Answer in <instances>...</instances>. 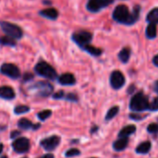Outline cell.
Here are the masks:
<instances>
[{
  "mask_svg": "<svg viewBox=\"0 0 158 158\" xmlns=\"http://www.w3.org/2000/svg\"><path fill=\"white\" fill-rule=\"evenodd\" d=\"M128 143H129L128 138H120L119 140H118L114 143L113 147H114V149L116 151H122V150H124L127 147Z\"/></svg>",
  "mask_w": 158,
  "mask_h": 158,
  "instance_id": "15",
  "label": "cell"
},
{
  "mask_svg": "<svg viewBox=\"0 0 158 158\" xmlns=\"http://www.w3.org/2000/svg\"><path fill=\"white\" fill-rule=\"evenodd\" d=\"M40 15L43 17H45L47 19H50V20H56L58 17V11L54 7H49V8L41 10Z\"/></svg>",
  "mask_w": 158,
  "mask_h": 158,
  "instance_id": "14",
  "label": "cell"
},
{
  "mask_svg": "<svg viewBox=\"0 0 158 158\" xmlns=\"http://www.w3.org/2000/svg\"><path fill=\"white\" fill-rule=\"evenodd\" d=\"M147 130L148 132L150 133H157L158 132V125L156 123H152L148 126L147 128Z\"/></svg>",
  "mask_w": 158,
  "mask_h": 158,
  "instance_id": "28",
  "label": "cell"
},
{
  "mask_svg": "<svg viewBox=\"0 0 158 158\" xmlns=\"http://www.w3.org/2000/svg\"><path fill=\"white\" fill-rule=\"evenodd\" d=\"M0 71L2 74L11 78H18L20 75L19 68L12 63H4L0 68Z\"/></svg>",
  "mask_w": 158,
  "mask_h": 158,
  "instance_id": "8",
  "label": "cell"
},
{
  "mask_svg": "<svg viewBox=\"0 0 158 158\" xmlns=\"http://www.w3.org/2000/svg\"><path fill=\"white\" fill-rule=\"evenodd\" d=\"M35 72L44 77H46L48 79H55L56 77V70L47 62L45 61H40L35 65Z\"/></svg>",
  "mask_w": 158,
  "mask_h": 158,
  "instance_id": "3",
  "label": "cell"
},
{
  "mask_svg": "<svg viewBox=\"0 0 158 158\" xmlns=\"http://www.w3.org/2000/svg\"><path fill=\"white\" fill-rule=\"evenodd\" d=\"M51 115H52V112L50 110H44V111H42V112H40L38 114V118L40 120H43L44 121V120L47 119L48 117H50Z\"/></svg>",
  "mask_w": 158,
  "mask_h": 158,
  "instance_id": "26",
  "label": "cell"
},
{
  "mask_svg": "<svg viewBox=\"0 0 158 158\" xmlns=\"http://www.w3.org/2000/svg\"><path fill=\"white\" fill-rule=\"evenodd\" d=\"M31 91H35V94L37 96H41V97H47L49 96L52 91H53V86L48 83V82H43L40 81L37 84H35L34 86H32L31 88H30Z\"/></svg>",
  "mask_w": 158,
  "mask_h": 158,
  "instance_id": "5",
  "label": "cell"
},
{
  "mask_svg": "<svg viewBox=\"0 0 158 158\" xmlns=\"http://www.w3.org/2000/svg\"><path fill=\"white\" fill-rule=\"evenodd\" d=\"M1 158H7V156H2Z\"/></svg>",
  "mask_w": 158,
  "mask_h": 158,
  "instance_id": "39",
  "label": "cell"
},
{
  "mask_svg": "<svg viewBox=\"0 0 158 158\" xmlns=\"http://www.w3.org/2000/svg\"><path fill=\"white\" fill-rule=\"evenodd\" d=\"M118 110H119L118 106H114V107H112V108L107 112V114H106V120H110V119L114 118V116H116V115H118Z\"/></svg>",
  "mask_w": 158,
  "mask_h": 158,
  "instance_id": "24",
  "label": "cell"
},
{
  "mask_svg": "<svg viewBox=\"0 0 158 158\" xmlns=\"http://www.w3.org/2000/svg\"><path fill=\"white\" fill-rule=\"evenodd\" d=\"M15 97V91L12 88L7 86L0 87V98L6 100H11Z\"/></svg>",
  "mask_w": 158,
  "mask_h": 158,
  "instance_id": "12",
  "label": "cell"
},
{
  "mask_svg": "<svg viewBox=\"0 0 158 158\" xmlns=\"http://www.w3.org/2000/svg\"><path fill=\"white\" fill-rule=\"evenodd\" d=\"M151 147H152V144L150 142H142L136 148V152L138 154H147L151 150Z\"/></svg>",
  "mask_w": 158,
  "mask_h": 158,
  "instance_id": "18",
  "label": "cell"
},
{
  "mask_svg": "<svg viewBox=\"0 0 158 158\" xmlns=\"http://www.w3.org/2000/svg\"><path fill=\"white\" fill-rule=\"evenodd\" d=\"M18 127L21 129H29L33 127L32 123L27 118H21L18 122Z\"/></svg>",
  "mask_w": 158,
  "mask_h": 158,
  "instance_id": "21",
  "label": "cell"
},
{
  "mask_svg": "<svg viewBox=\"0 0 158 158\" xmlns=\"http://www.w3.org/2000/svg\"><path fill=\"white\" fill-rule=\"evenodd\" d=\"M2 150H3V144H0V154L2 153Z\"/></svg>",
  "mask_w": 158,
  "mask_h": 158,
  "instance_id": "38",
  "label": "cell"
},
{
  "mask_svg": "<svg viewBox=\"0 0 158 158\" xmlns=\"http://www.w3.org/2000/svg\"><path fill=\"white\" fill-rule=\"evenodd\" d=\"M64 97V92L61 90V91H59V92H57V93H56L55 95H54V98L55 99H61V98H63Z\"/></svg>",
  "mask_w": 158,
  "mask_h": 158,
  "instance_id": "30",
  "label": "cell"
},
{
  "mask_svg": "<svg viewBox=\"0 0 158 158\" xmlns=\"http://www.w3.org/2000/svg\"><path fill=\"white\" fill-rule=\"evenodd\" d=\"M156 91H158V81L156 82Z\"/></svg>",
  "mask_w": 158,
  "mask_h": 158,
  "instance_id": "37",
  "label": "cell"
},
{
  "mask_svg": "<svg viewBox=\"0 0 158 158\" xmlns=\"http://www.w3.org/2000/svg\"><path fill=\"white\" fill-rule=\"evenodd\" d=\"M60 142V138L57 136H52L49 138H46L41 142V145L46 150V151H53L55 150Z\"/></svg>",
  "mask_w": 158,
  "mask_h": 158,
  "instance_id": "11",
  "label": "cell"
},
{
  "mask_svg": "<svg viewBox=\"0 0 158 158\" xmlns=\"http://www.w3.org/2000/svg\"><path fill=\"white\" fill-rule=\"evenodd\" d=\"M149 110H151V111H157L158 110V97L156 98H155L154 99V101L151 102V103H149V108H148Z\"/></svg>",
  "mask_w": 158,
  "mask_h": 158,
  "instance_id": "27",
  "label": "cell"
},
{
  "mask_svg": "<svg viewBox=\"0 0 158 158\" xmlns=\"http://www.w3.org/2000/svg\"><path fill=\"white\" fill-rule=\"evenodd\" d=\"M40 158H54V156L51 155V154H48V155H44V156H41Z\"/></svg>",
  "mask_w": 158,
  "mask_h": 158,
  "instance_id": "35",
  "label": "cell"
},
{
  "mask_svg": "<svg viewBox=\"0 0 158 158\" xmlns=\"http://www.w3.org/2000/svg\"><path fill=\"white\" fill-rule=\"evenodd\" d=\"M58 81L61 85L69 86V85H74L76 82V79L72 74L67 73V74H63L62 75H60L58 78Z\"/></svg>",
  "mask_w": 158,
  "mask_h": 158,
  "instance_id": "13",
  "label": "cell"
},
{
  "mask_svg": "<svg viewBox=\"0 0 158 158\" xmlns=\"http://www.w3.org/2000/svg\"><path fill=\"white\" fill-rule=\"evenodd\" d=\"M93 38V34L87 31H80L77 33H74L72 35V39L81 47H84L86 45H89Z\"/></svg>",
  "mask_w": 158,
  "mask_h": 158,
  "instance_id": "6",
  "label": "cell"
},
{
  "mask_svg": "<svg viewBox=\"0 0 158 158\" xmlns=\"http://www.w3.org/2000/svg\"><path fill=\"white\" fill-rule=\"evenodd\" d=\"M113 2L114 0H89L87 3V9L91 12H97Z\"/></svg>",
  "mask_w": 158,
  "mask_h": 158,
  "instance_id": "7",
  "label": "cell"
},
{
  "mask_svg": "<svg viewBox=\"0 0 158 158\" xmlns=\"http://www.w3.org/2000/svg\"><path fill=\"white\" fill-rule=\"evenodd\" d=\"M156 34H157V31H156V24L150 23L146 28V36L148 38H155L156 36Z\"/></svg>",
  "mask_w": 158,
  "mask_h": 158,
  "instance_id": "22",
  "label": "cell"
},
{
  "mask_svg": "<svg viewBox=\"0 0 158 158\" xmlns=\"http://www.w3.org/2000/svg\"><path fill=\"white\" fill-rule=\"evenodd\" d=\"M0 26L2 30L6 34V35L14 39H19L22 37L23 32L18 25L8 21H0Z\"/></svg>",
  "mask_w": 158,
  "mask_h": 158,
  "instance_id": "4",
  "label": "cell"
},
{
  "mask_svg": "<svg viewBox=\"0 0 158 158\" xmlns=\"http://www.w3.org/2000/svg\"><path fill=\"white\" fill-rule=\"evenodd\" d=\"M135 131H136V127L135 126H133V125L127 126L123 129H121V131L119 132V137L120 138H127L128 136L131 135Z\"/></svg>",
  "mask_w": 158,
  "mask_h": 158,
  "instance_id": "16",
  "label": "cell"
},
{
  "mask_svg": "<svg viewBox=\"0 0 158 158\" xmlns=\"http://www.w3.org/2000/svg\"><path fill=\"white\" fill-rule=\"evenodd\" d=\"M83 48H84L87 52H89L90 54H92V55H94V56H99V55H101V53H102V50H101L100 48H97V47H94V46H91V45H86V46L83 47Z\"/></svg>",
  "mask_w": 158,
  "mask_h": 158,
  "instance_id": "23",
  "label": "cell"
},
{
  "mask_svg": "<svg viewBox=\"0 0 158 158\" xmlns=\"http://www.w3.org/2000/svg\"><path fill=\"white\" fill-rule=\"evenodd\" d=\"M80 155V151L78 149H69L67 153H66V156L67 157H72L75 156H79Z\"/></svg>",
  "mask_w": 158,
  "mask_h": 158,
  "instance_id": "29",
  "label": "cell"
},
{
  "mask_svg": "<svg viewBox=\"0 0 158 158\" xmlns=\"http://www.w3.org/2000/svg\"><path fill=\"white\" fill-rule=\"evenodd\" d=\"M140 10H141L140 6L134 7L133 11L131 12L126 5H122V4L118 5L113 11V18L118 22L131 25L137 21L140 15Z\"/></svg>",
  "mask_w": 158,
  "mask_h": 158,
  "instance_id": "1",
  "label": "cell"
},
{
  "mask_svg": "<svg viewBox=\"0 0 158 158\" xmlns=\"http://www.w3.org/2000/svg\"><path fill=\"white\" fill-rule=\"evenodd\" d=\"M131 109L133 112H143L149 108V102L147 97L143 93H137L131 101Z\"/></svg>",
  "mask_w": 158,
  "mask_h": 158,
  "instance_id": "2",
  "label": "cell"
},
{
  "mask_svg": "<svg viewBox=\"0 0 158 158\" xmlns=\"http://www.w3.org/2000/svg\"><path fill=\"white\" fill-rule=\"evenodd\" d=\"M0 44L3 46H10V47H14L16 46V41L14 38L8 36V35H5V36H1L0 37Z\"/></svg>",
  "mask_w": 158,
  "mask_h": 158,
  "instance_id": "20",
  "label": "cell"
},
{
  "mask_svg": "<svg viewBox=\"0 0 158 158\" xmlns=\"http://www.w3.org/2000/svg\"><path fill=\"white\" fill-rule=\"evenodd\" d=\"M153 62H154V64H155L156 66H157L158 67V54L156 56H155V58H154V60H153Z\"/></svg>",
  "mask_w": 158,
  "mask_h": 158,
  "instance_id": "34",
  "label": "cell"
},
{
  "mask_svg": "<svg viewBox=\"0 0 158 158\" xmlns=\"http://www.w3.org/2000/svg\"><path fill=\"white\" fill-rule=\"evenodd\" d=\"M19 134V132H17V131H14V132H12L11 133V138H14V137H16V136H18Z\"/></svg>",
  "mask_w": 158,
  "mask_h": 158,
  "instance_id": "36",
  "label": "cell"
},
{
  "mask_svg": "<svg viewBox=\"0 0 158 158\" xmlns=\"http://www.w3.org/2000/svg\"><path fill=\"white\" fill-rule=\"evenodd\" d=\"M147 21L152 24L158 23V7L152 9L147 15Z\"/></svg>",
  "mask_w": 158,
  "mask_h": 158,
  "instance_id": "17",
  "label": "cell"
},
{
  "mask_svg": "<svg viewBox=\"0 0 158 158\" xmlns=\"http://www.w3.org/2000/svg\"><path fill=\"white\" fill-rule=\"evenodd\" d=\"M67 99H68V100H70V101H77V100H78L77 96L74 95V94H69V95L67 96Z\"/></svg>",
  "mask_w": 158,
  "mask_h": 158,
  "instance_id": "31",
  "label": "cell"
},
{
  "mask_svg": "<svg viewBox=\"0 0 158 158\" xmlns=\"http://www.w3.org/2000/svg\"><path fill=\"white\" fill-rule=\"evenodd\" d=\"M28 111H30V107L26 106V105H18L15 107L14 109V112L17 114V115H21V114H25L27 113Z\"/></svg>",
  "mask_w": 158,
  "mask_h": 158,
  "instance_id": "25",
  "label": "cell"
},
{
  "mask_svg": "<svg viewBox=\"0 0 158 158\" xmlns=\"http://www.w3.org/2000/svg\"><path fill=\"white\" fill-rule=\"evenodd\" d=\"M131 118H133V119H136V120H140V119H142V118H143L142 116H140V115H136V114H135V115H131Z\"/></svg>",
  "mask_w": 158,
  "mask_h": 158,
  "instance_id": "33",
  "label": "cell"
},
{
  "mask_svg": "<svg viewBox=\"0 0 158 158\" xmlns=\"http://www.w3.org/2000/svg\"><path fill=\"white\" fill-rule=\"evenodd\" d=\"M32 74H25V75H24V79L25 80H28V79H32Z\"/></svg>",
  "mask_w": 158,
  "mask_h": 158,
  "instance_id": "32",
  "label": "cell"
},
{
  "mask_svg": "<svg viewBox=\"0 0 158 158\" xmlns=\"http://www.w3.org/2000/svg\"><path fill=\"white\" fill-rule=\"evenodd\" d=\"M130 57H131V49L129 47H124L118 54L119 60L124 63L128 62V61L130 60Z\"/></svg>",
  "mask_w": 158,
  "mask_h": 158,
  "instance_id": "19",
  "label": "cell"
},
{
  "mask_svg": "<svg viewBox=\"0 0 158 158\" xmlns=\"http://www.w3.org/2000/svg\"><path fill=\"white\" fill-rule=\"evenodd\" d=\"M92 158H94V157H92Z\"/></svg>",
  "mask_w": 158,
  "mask_h": 158,
  "instance_id": "40",
  "label": "cell"
},
{
  "mask_svg": "<svg viewBox=\"0 0 158 158\" xmlns=\"http://www.w3.org/2000/svg\"><path fill=\"white\" fill-rule=\"evenodd\" d=\"M110 83H111V86L115 89L121 88L125 84V77H124L123 74L119 71L113 72L110 76Z\"/></svg>",
  "mask_w": 158,
  "mask_h": 158,
  "instance_id": "10",
  "label": "cell"
},
{
  "mask_svg": "<svg viewBox=\"0 0 158 158\" xmlns=\"http://www.w3.org/2000/svg\"><path fill=\"white\" fill-rule=\"evenodd\" d=\"M12 147L15 152L19 154H23L29 151L30 149V141L26 138H19L14 141Z\"/></svg>",
  "mask_w": 158,
  "mask_h": 158,
  "instance_id": "9",
  "label": "cell"
}]
</instances>
